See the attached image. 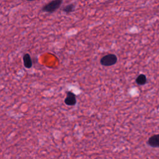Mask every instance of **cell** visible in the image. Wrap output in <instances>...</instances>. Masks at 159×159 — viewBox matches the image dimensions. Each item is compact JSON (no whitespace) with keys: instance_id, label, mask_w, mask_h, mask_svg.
Listing matches in <instances>:
<instances>
[{"instance_id":"obj_1","label":"cell","mask_w":159,"mask_h":159,"mask_svg":"<svg viewBox=\"0 0 159 159\" xmlns=\"http://www.w3.org/2000/svg\"><path fill=\"white\" fill-rule=\"evenodd\" d=\"M63 0H53L44 5L42 10L45 12L52 13L56 11L61 6Z\"/></svg>"},{"instance_id":"obj_2","label":"cell","mask_w":159,"mask_h":159,"mask_svg":"<svg viewBox=\"0 0 159 159\" xmlns=\"http://www.w3.org/2000/svg\"><path fill=\"white\" fill-rule=\"evenodd\" d=\"M117 61V57L113 53L103 56L100 60V63L104 66H110L115 65Z\"/></svg>"},{"instance_id":"obj_3","label":"cell","mask_w":159,"mask_h":159,"mask_svg":"<svg viewBox=\"0 0 159 159\" xmlns=\"http://www.w3.org/2000/svg\"><path fill=\"white\" fill-rule=\"evenodd\" d=\"M64 102L66 105L73 106L76 104V95L71 91L66 92V97L65 98Z\"/></svg>"},{"instance_id":"obj_4","label":"cell","mask_w":159,"mask_h":159,"mask_svg":"<svg viewBox=\"0 0 159 159\" xmlns=\"http://www.w3.org/2000/svg\"><path fill=\"white\" fill-rule=\"evenodd\" d=\"M147 144L152 147H158L159 146V135L155 134L151 136L147 140Z\"/></svg>"},{"instance_id":"obj_5","label":"cell","mask_w":159,"mask_h":159,"mask_svg":"<svg viewBox=\"0 0 159 159\" xmlns=\"http://www.w3.org/2000/svg\"><path fill=\"white\" fill-rule=\"evenodd\" d=\"M22 60H23L24 66L26 68L29 69L32 66V60L31 59L30 55L29 53H25L23 55Z\"/></svg>"},{"instance_id":"obj_6","label":"cell","mask_w":159,"mask_h":159,"mask_svg":"<svg viewBox=\"0 0 159 159\" xmlns=\"http://www.w3.org/2000/svg\"><path fill=\"white\" fill-rule=\"evenodd\" d=\"M135 82L137 84L143 86L147 82V76L144 74H140L135 79Z\"/></svg>"},{"instance_id":"obj_7","label":"cell","mask_w":159,"mask_h":159,"mask_svg":"<svg viewBox=\"0 0 159 159\" xmlns=\"http://www.w3.org/2000/svg\"><path fill=\"white\" fill-rule=\"evenodd\" d=\"M74 7H75V5L73 4H70L66 5L65 7H64L62 10L68 14L74 11Z\"/></svg>"}]
</instances>
